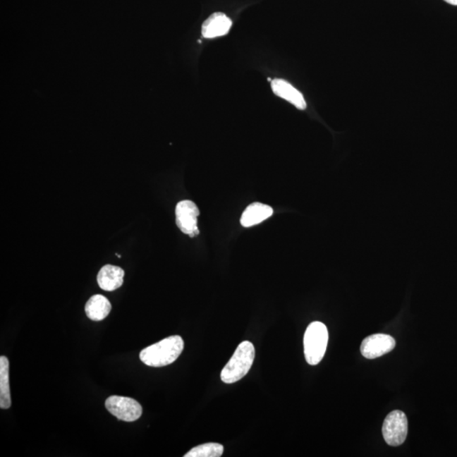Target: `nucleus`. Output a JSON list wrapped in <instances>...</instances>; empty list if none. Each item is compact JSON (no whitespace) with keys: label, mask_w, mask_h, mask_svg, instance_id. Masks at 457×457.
<instances>
[{"label":"nucleus","mask_w":457,"mask_h":457,"mask_svg":"<svg viewBox=\"0 0 457 457\" xmlns=\"http://www.w3.org/2000/svg\"><path fill=\"white\" fill-rule=\"evenodd\" d=\"M183 349L182 338L173 336L143 349L140 353V359L147 366L164 367L176 362Z\"/></svg>","instance_id":"nucleus-1"},{"label":"nucleus","mask_w":457,"mask_h":457,"mask_svg":"<svg viewBox=\"0 0 457 457\" xmlns=\"http://www.w3.org/2000/svg\"><path fill=\"white\" fill-rule=\"evenodd\" d=\"M224 446L218 443H207L194 447L185 457H219L223 455Z\"/></svg>","instance_id":"nucleus-14"},{"label":"nucleus","mask_w":457,"mask_h":457,"mask_svg":"<svg viewBox=\"0 0 457 457\" xmlns=\"http://www.w3.org/2000/svg\"><path fill=\"white\" fill-rule=\"evenodd\" d=\"M408 418L401 410H393L385 418L382 432L385 442L389 446H399L403 444L408 436Z\"/></svg>","instance_id":"nucleus-4"},{"label":"nucleus","mask_w":457,"mask_h":457,"mask_svg":"<svg viewBox=\"0 0 457 457\" xmlns=\"http://www.w3.org/2000/svg\"><path fill=\"white\" fill-rule=\"evenodd\" d=\"M272 207L262 205L260 202H254L249 205L243 212L240 218L241 226L245 228L257 226L272 216Z\"/></svg>","instance_id":"nucleus-11"},{"label":"nucleus","mask_w":457,"mask_h":457,"mask_svg":"<svg viewBox=\"0 0 457 457\" xmlns=\"http://www.w3.org/2000/svg\"><path fill=\"white\" fill-rule=\"evenodd\" d=\"M254 358L255 348L252 343L248 341L241 342L221 371L220 378L223 382L231 384L244 378L251 370Z\"/></svg>","instance_id":"nucleus-2"},{"label":"nucleus","mask_w":457,"mask_h":457,"mask_svg":"<svg viewBox=\"0 0 457 457\" xmlns=\"http://www.w3.org/2000/svg\"><path fill=\"white\" fill-rule=\"evenodd\" d=\"M125 272L120 267L107 264L97 274V281L102 290L113 291L118 289L124 282Z\"/></svg>","instance_id":"nucleus-9"},{"label":"nucleus","mask_w":457,"mask_h":457,"mask_svg":"<svg viewBox=\"0 0 457 457\" xmlns=\"http://www.w3.org/2000/svg\"><path fill=\"white\" fill-rule=\"evenodd\" d=\"M105 408L118 420L134 422L141 418L142 406L133 398L112 396L105 401Z\"/></svg>","instance_id":"nucleus-5"},{"label":"nucleus","mask_w":457,"mask_h":457,"mask_svg":"<svg viewBox=\"0 0 457 457\" xmlns=\"http://www.w3.org/2000/svg\"><path fill=\"white\" fill-rule=\"evenodd\" d=\"M232 21L224 13L217 12L211 15L202 27V36L206 38H214L226 35L230 31Z\"/></svg>","instance_id":"nucleus-8"},{"label":"nucleus","mask_w":457,"mask_h":457,"mask_svg":"<svg viewBox=\"0 0 457 457\" xmlns=\"http://www.w3.org/2000/svg\"><path fill=\"white\" fill-rule=\"evenodd\" d=\"M329 332L321 322H313L308 325L304 334V354L306 361L312 366L319 364L327 349Z\"/></svg>","instance_id":"nucleus-3"},{"label":"nucleus","mask_w":457,"mask_h":457,"mask_svg":"<svg viewBox=\"0 0 457 457\" xmlns=\"http://www.w3.org/2000/svg\"><path fill=\"white\" fill-rule=\"evenodd\" d=\"M444 1L451 4V6H457V0H444Z\"/></svg>","instance_id":"nucleus-15"},{"label":"nucleus","mask_w":457,"mask_h":457,"mask_svg":"<svg viewBox=\"0 0 457 457\" xmlns=\"http://www.w3.org/2000/svg\"><path fill=\"white\" fill-rule=\"evenodd\" d=\"M10 363L6 357L0 358V408L8 409L11 406L10 378H8Z\"/></svg>","instance_id":"nucleus-13"},{"label":"nucleus","mask_w":457,"mask_h":457,"mask_svg":"<svg viewBox=\"0 0 457 457\" xmlns=\"http://www.w3.org/2000/svg\"><path fill=\"white\" fill-rule=\"evenodd\" d=\"M395 346L396 341L392 336L385 334H375L364 339L361 353L364 358L374 359L389 353Z\"/></svg>","instance_id":"nucleus-7"},{"label":"nucleus","mask_w":457,"mask_h":457,"mask_svg":"<svg viewBox=\"0 0 457 457\" xmlns=\"http://www.w3.org/2000/svg\"><path fill=\"white\" fill-rule=\"evenodd\" d=\"M271 87L275 95L290 102L299 109L307 108L306 101L304 97L298 89H295L291 84L283 79H274L271 83Z\"/></svg>","instance_id":"nucleus-10"},{"label":"nucleus","mask_w":457,"mask_h":457,"mask_svg":"<svg viewBox=\"0 0 457 457\" xmlns=\"http://www.w3.org/2000/svg\"><path fill=\"white\" fill-rule=\"evenodd\" d=\"M200 212L195 203L184 200L177 203L176 207V224L184 234L194 237L199 234L197 218Z\"/></svg>","instance_id":"nucleus-6"},{"label":"nucleus","mask_w":457,"mask_h":457,"mask_svg":"<svg viewBox=\"0 0 457 457\" xmlns=\"http://www.w3.org/2000/svg\"><path fill=\"white\" fill-rule=\"evenodd\" d=\"M112 305L103 295H92L85 306V312L92 321L104 320L111 311Z\"/></svg>","instance_id":"nucleus-12"}]
</instances>
